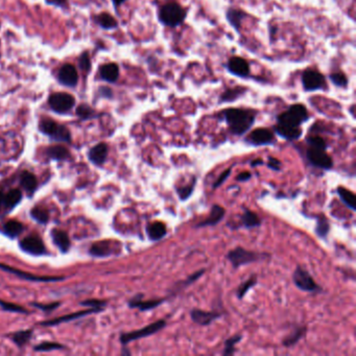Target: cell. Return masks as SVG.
<instances>
[{"instance_id": "cell-1", "label": "cell", "mask_w": 356, "mask_h": 356, "mask_svg": "<svg viewBox=\"0 0 356 356\" xmlns=\"http://www.w3.org/2000/svg\"><path fill=\"white\" fill-rule=\"evenodd\" d=\"M223 118L230 132L235 136L245 135L255 123V112L245 109L231 108L223 111Z\"/></svg>"}, {"instance_id": "cell-2", "label": "cell", "mask_w": 356, "mask_h": 356, "mask_svg": "<svg viewBox=\"0 0 356 356\" xmlns=\"http://www.w3.org/2000/svg\"><path fill=\"white\" fill-rule=\"evenodd\" d=\"M226 258L231 262L234 268H238L242 266H247L254 262L262 261L270 258L269 254L261 252H255L243 249L242 247H237L234 250H231L227 253Z\"/></svg>"}, {"instance_id": "cell-3", "label": "cell", "mask_w": 356, "mask_h": 356, "mask_svg": "<svg viewBox=\"0 0 356 356\" xmlns=\"http://www.w3.org/2000/svg\"><path fill=\"white\" fill-rule=\"evenodd\" d=\"M308 112L303 105H293L277 117V125L287 128H300L308 120Z\"/></svg>"}, {"instance_id": "cell-4", "label": "cell", "mask_w": 356, "mask_h": 356, "mask_svg": "<svg viewBox=\"0 0 356 356\" xmlns=\"http://www.w3.org/2000/svg\"><path fill=\"white\" fill-rule=\"evenodd\" d=\"M187 12L180 4L168 2L161 6L159 11V20L166 26L176 27L180 25L186 18Z\"/></svg>"}, {"instance_id": "cell-5", "label": "cell", "mask_w": 356, "mask_h": 356, "mask_svg": "<svg viewBox=\"0 0 356 356\" xmlns=\"http://www.w3.org/2000/svg\"><path fill=\"white\" fill-rule=\"evenodd\" d=\"M293 281L295 285L303 292L307 293H322L323 288L318 285L309 271L301 266H297L294 274Z\"/></svg>"}, {"instance_id": "cell-6", "label": "cell", "mask_w": 356, "mask_h": 356, "mask_svg": "<svg viewBox=\"0 0 356 356\" xmlns=\"http://www.w3.org/2000/svg\"><path fill=\"white\" fill-rule=\"evenodd\" d=\"M40 131L47 135L48 137H50L51 139L55 140V141H63V142H69L71 140V135L69 130L62 125H58L55 121L48 119V118H44L40 121L39 125Z\"/></svg>"}, {"instance_id": "cell-7", "label": "cell", "mask_w": 356, "mask_h": 356, "mask_svg": "<svg viewBox=\"0 0 356 356\" xmlns=\"http://www.w3.org/2000/svg\"><path fill=\"white\" fill-rule=\"evenodd\" d=\"M165 326H166V321L164 320V318H161V320H158L152 324H149V325L141 328V329H139V330H135V331L128 332V333H123L120 335V343L123 345H128L131 342L141 340V339H144V337L154 335V334L158 333L159 331H161Z\"/></svg>"}, {"instance_id": "cell-8", "label": "cell", "mask_w": 356, "mask_h": 356, "mask_svg": "<svg viewBox=\"0 0 356 356\" xmlns=\"http://www.w3.org/2000/svg\"><path fill=\"white\" fill-rule=\"evenodd\" d=\"M306 159L309 164L318 168V170L329 171L333 167L332 158L327 154L325 149L309 146L306 151Z\"/></svg>"}, {"instance_id": "cell-9", "label": "cell", "mask_w": 356, "mask_h": 356, "mask_svg": "<svg viewBox=\"0 0 356 356\" xmlns=\"http://www.w3.org/2000/svg\"><path fill=\"white\" fill-rule=\"evenodd\" d=\"M48 104L54 112L63 114L67 113L73 108L74 104H76V99L68 93H53L48 98Z\"/></svg>"}, {"instance_id": "cell-10", "label": "cell", "mask_w": 356, "mask_h": 356, "mask_svg": "<svg viewBox=\"0 0 356 356\" xmlns=\"http://www.w3.org/2000/svg\"><path fill=\"white\" fill-rule=\"evenodd\" d=\"M246 141L253 146L271 145L275 143V135L268 129L259 128L251 132V134L247 137Z\"/></svg>"}, {"instance_id": "cell-11", "label": "cell", "mask_w": 356, "mask_h": 356, "mask_svg": "<svg viewBox=\"0 0 356 356\" xmlns=\"http://www.w3.org/2000/svg\"><path fill=\"white\" fill-rule=\"evenodd\" d=\"M19 246L22 251L34 256H41L46 253L44 242L38 235H36V234H32V235L23 238L20 241Z\"/></svg>"}, {"instance_id": "cell-12", "label": "cell", "mask_w": 356, "mask_h": 356, "mask_svg": "<svg viewBox=\"0 0 356 356\" xmlns=\"http://www.w3.org/2000/svg\"><path fill=\"white\" fill-rule=\"evenodd\" d=\"M0 268L3 269L7 273L13 274L17 277H19L26 281H35V282H57V281L63 280L64 277H52V276H36L33 275L29 271H23L21 269H18L15 267H12L10 266H6L3 264H0Z\"/></svg>"}, {"instance_id": "cell-13", "label": "cell", "mask_w": 356, "mask_h": 356, "mask_svg": "<svg viewBox=\"0 0 356 356\" xmlns=\"http://www.w3.org/2000/svg\"><path fill=\"white\" fill-rule=\"evenodd\" d=\"M143 295L138 294L134 296L132 299L129 301V307L130 308H137L140 312H148L153 311V309L162 305L166 299H154V300H143Z\"/></svg>"}, {"instance_id": "cell-14", "label": "cell", "mask_w": 356, "mask_h": 356, "mask_svg": "<svg viewBox=\"0 0 356 356\" xmlns=\"http://www.w3.org/2000/svg\"><path fill=\"white\" fill-rule=\"evenodd\" d=\"M302 84L306 91H315L325 86V78L315 70H306L302 76Z\"/></svg>"}, {"instance_id": "cell-15", "label": "cell", "mask_w": 356, "mask_h": 356, "mask_svg": "<svg viewBox=\"0 0 356 356\" xmlns=\"http://www.w3.org/2000/svg\"><path fill=\"white\" fill-rule=\"evenodd\" d=\"M189 314L191 320L200 326H209L222 316V313L219 312H208L199 308L191 309Z\"/></svg>"}, {"instance_id": "cell-16", "label": "cell", "mask_w": 356, "mask_h": 356, "mask_svg": "<svg viewBox=\"0 0 356 356\" xmlns=\"http://www.w3.org/2000/svg\"><path fill=\"white\" fill-rule=\"evenodd\" d=\"M226 214V209L222 206L215 204L211 207V211L209 213V217L207 219L203 220L199 223L195 224V228H205V227H213L220 223Z\"/></svg>"}, {"instance_id": "cell-17", "label": "cell", "mask_w": 356, "mask_h": 356, "mask_svg": "<svg viewBox=\"0 0 356 356\" xmlns=\"http://www.w3.org/2000/svg\"><path fill=\"white\" fill-rule=\"evenodd\" d=\"M227 68L232 74L239 78H246L250 74V66L248 62L245 59L239 57H234L230 59Z\"/></svg>"}, {"instance_id": "cell-18", "label": "cell", "mask_w": 356, "mask_h": 356, "mask_svg": "<svg viewBox=\"0 0 356 356\" xmlns=\"http://www.w3.org/2000/svg\"><path fill=\"white\" fill-rule=\"evenodd\" d=\"M101 312V309L91 308V309H88V311H82V312H73L71 314H67V315L61 316V317L53 318V320L45 321V322L40 323V325H42V326H55V325H59V324H62V323L70 322L72 320H77V318L88 315L90 313H95V312Z\"/></svg>"}, {"instance_id": "cell-19", "label": "cell", "mask_w": 356, "mask_h": 356, "mask_svg": "<svg viewBox=\"0 0 356 356\" xmlns=\"http://www.w3.org/2000/svg\"><path fill=\"white\" fill-rule=\"evenodd\" d=\"M59 81L65 86H69V87L76 86L79 81L77 69L70 64L64 65L59 71Z\"/></svg>"}, {"instance_id": "cell-20", "label": "cell", "mask_w": 356, "mask_h": 356, "mask_svg": "<svg viewBox=\"0 0 356 356\" xmlns=\"http://www.w3.org/2000/svg\"><path fill=\"white\" fill-rule=\"evenodd\" d=\"M108 152H109V147L106 143H104V142L98 143L95 146H93L89 151V153H88L89 160L92 163H94L95 165L100 166L106 162L107 157H108Z\"/></svg>"}, {"instance_id": "cell-21", "label": "cell", "mask_w": 356, "mask_h": 356, "mask_svg": "<svg viewBox=\"0 0 356 356\" xmlns=\"http://www.w3.org/2000/svg\"><path fill=\"white\" fill-rule=\"evenodd\" d=\"M262 221L259 215L248 208H243V213L240 215V223L236 227H242L246 229H254L261 226Z\"/></svg>"}, {"instance_id": "cell-22", "label": "cell", "mask_w": 356, "mask_h": 356, "mask_svg": "<svg viewBox=\"0 0 356 356\" xmlns=\"http://www.w3.org/2000/svg\"><path fill=\"white\" fill-rule=\"evenodd\" d=\"M146 234L149 240L158 241L164 238L167 234V229L165 223L162 222H149L146 226Z\"/></svg>"}, {"instance_id": "cell-23", "label": "cell", "mask_w": 356, "mask_h": 356, "mask_svg": "<svg viewBox=\"0 0 356 356\" xmlns=\"http://www.w3.org/2000/svg\"><path fill=\"white\" fill-rule=\"evenodd\" d=\"M114 245L111 240L95 242L90 248V254L95 257H107L114 253Z\"/></svg>"}, {"instance_id": "cell-24", "label": "cell", "mask_w": 356, "mask_h": 356, "mask_svg": "<svg viewBox=\"0 0 356 356\" xmlns=\"http://www.w3.org/2000/svg\"><path fill=\"white\" fill-rule=\"evenodd\" d=\"M205 271H206V268H201L199 270H196L195 273H193L192 275L187 277L186 279L181 280V281H179V282H177L173 286V289L171 290L172 296L176 295V294H179L180 292H182V290H184L185 288H187L188 286L192 285L193 283H195L196 281L203 277V275L205 274Z\"/></svg>"}, {"instance_id": "cell-25", "label": "cell", "mask_w": 356, "mask_h": 356, "mask_svg": "<svg viewBox=\"0 0 356 356\" xmlns=\"http://www.w3.org/2000/svg\"><path fill=\"white\" fill-rule=\"evenodd\" d=\"M51 238L53 243L58 247L62 253H66L70 249V239L66 232L59 229H53L51 232Z\"/></svg>"}, {"instance_id": "cell-26", "label": "cell", "mask_w": 356, "mask_h": 356, "mask_svg": "<svg viewBox=\"0 0 356 356\" xmlns=\"http://www.w3.org/2000/svg\"><path fill=\"white\" fill-rule=\"evenodd\" d=\"M274 130L280 137L284 138L285 140H289V141H294V140L300 139L303 134V131L301 128H287V127L276 125Z\"/></svg>"}, {"instance_id": "cell-27", "label": "cell", "mask_w": 356, "mask_h": 356, "mask_svg": "<svg viewBox=\"0 0 356 356\" xmlns=\"http://www.w3.org/2000/svg\"><path fill=\"white\" fill-rule=\"evenodd\" d=\"M24 227L23 224L20 222H17V221H8L6 222L2 228H1V232L4 234V235H6L7 237L10 238H16L20 235V234L22 233Z\"/></svg>"}, {"instance_id": "cell-28", "label": "cell", "mask_w": 356, "mask_h": 356, "mask_svg": "<svg viewBox=\"0 0 356 356\" xmlns=\"http://www.w3.org/2000/svg\"><path fill=\"white\" fill-rule=\"evenodd\" d=\"M101 79L110 83H114L117 81L119 76V68L116 64L109 63L100 67Z\"/></svg>"}, {"instance_id": "cell-29", "label": "cell", "mask_w": 356, "mask_h": 356, "mask_svg": "<svg viewBox=\"0 0 356 356\" xmlns=\"http://www.w3.org/2000/svg\"><path fill=\"white\" fill-rule=\"evenodd\" d=\"M20 184L23 187V189H25V191L27 193L32 194L37 189V186H38V181H37V178L32 173L22 172V174L20 175Z\"/></svg>"}, {"instance_id": "cell-30", "label": "cell", "mask_w": 356, "mask_h": 356, "mask_svg": "<svg viewBox=\"0 0 356 356\" xmlns=\"http://www.w3.org/2000/svg\"><path fill=\"white\" fill-rule=\"evenodd\" d=\"M306 332H307V327L306 326L297 327L292 333L285 337V339L282 342V345L284 347H287V348L295 346L306 334Z\"/></svg>"}, {"instance_id": "cell-31", "label": "cell", "mask_w": 356, "mask_h": 356, "mask_svg": "<svg viewBox=\"0 0 356 356\" xmlns=\"http://www.w3.org/2000/svg\"><path fill=\"white\" fill-rule=\"evenodd\" d=\"M336 192H337V194L340 195L341 200L343 201V203L347 206V207H348L349 209H351L352 211L356 210V207H355L356 201H355L354 192H352L349 189H346L345 187H343V186L337 187Z\"/></svg>"}, {"instance_id": "cell-32", "label": "cell", "mask_w": 356, "mask_h": 356, "mask_svg": "<svg viewBox=\"0 0 356 356\" xmlns=\"http://www.w3.org/2000/svg\"><path fill=\"white\" fill-rule=\"evenodd\" d=\"M47 156L52 159V160H57V161H64L67 160L70 156V153L68 149L62 146V145H54V146H50L47 148Z\"/></svg>"}, {"instance_id": "cell-33", "label": "cell", "mask_w": 356, "mask_h": 356, "mask_svg": "<svg viewBox=\"0 0 356 356\" xmlns=\"http://www.w3.org/2000/svg\"><path fill=\"white\" fill-rule=\"evenodd\" d=\"M195 185H196V177L192 176L191 181L188 184H186L184 186H180V187H176V192H177L178 196H179L180 201H187L190 198L191 194L194 191Z\"/></svg>"}, {"instance_id": "cell-34", "label": "cell", "mask_w": 356, "mask_h": 356, "mask_svg": "<svg viewBox=\"0 0 356 356\" xmlns=\"http://www.w3.org/2000/svg\"><path fill=\"white\" fill-rule=\"evenodd\" d=\"M22 199V192L20 189H12L3 196V206L6 209H13Z\"/></svg>"}, {"instance_id": "cell-35", "label": "cell", "mask_w": 356, "mask_h": 356, "mask_svg": "<svg viewBox=\"0 0 356 356\" xmlns=\"http://www.w3.org/2000/svg\"><path fill=\"white\" fill-rule=\"evenodd\" d=\"M247 16L246 13H243L240 10H235V8H230L227 12V19L229 23L235 29L236 31H239L241 22L243 21Z\"/></svg>"}, {"instance_id": "cell-36", "label": "cell", "mask_w": 356, "mask_h": 356, "mask_svg": "<svg viewBox=\"0 0 356 356\" xmlns=\"http://www.w3.org/2000/svg\"><path fill=\"white\" fill-rule=\"evenodd\" d=\"M314 232L320 238H323V239L327 238L328 234H329V232H330V223L328 222V221L326 220L325 217H321L317 219Z\"/></svg>"}, {"instance_id": "cell-37", "label": "cell", "mask_w": 356, "mask_h": 356, "mask_svg": "<svg viewBox=\"0 0 356 356\" xmlns=\"http://www.w3.org/2000/svg\"><path fill=\"white\" fill-rule=\"evenodd\" d=\"M32 218L40 223H46L49 220V212L43 206H36L31 210Z\"/></svg>"}, {"instance_id": "cell-38", "label": "cell", "mask_w": 356, "mask_h": 356, "mask_svg": "<svg viewBox=\"0 0 356 356\" xmlns=\"http://www.w3.org/2000/svg\"><path fill=\"white\" fill-rule=\"evenodd\" d=\"M257 284V277L255 275H253L252 277H250L248 280H246L245 282H242L237 290H236V296L239 300L243 299V297L246 296V294L249 292V290Z\"/></svg>"}, {"instance_id": "cell-39", "label": "cell", "mask_w": 356, "mask_h": 356, "mask_svg": "<svg viewBox=\"0 0 356 356\" xmlns=\"http://www.w3.org/2000/svg\"><path fill=\"white\" fill-rule=\"evenodd\" d=\"M241 339H242L241 334H236V335H233V336L229 337V339L224 342V348L222 351V355L228 356V355H233L234 353H235V351H236L235 346H236V344H238L241 341Z\"/></svg>"}, {"instance_id": "cell-40", "label": "cell", "mask_w": 356, "mask_h": 356, "mask_svg": "<svg viewBox=\"0 0 356 356\" xmlns=\"http://www.w3.org/2000/svg\"><path fill=\"white\" fill-rule=\"evenodd\" d=\"M32 336H33V330L32 329L17 331L16 333L13 334V342L17 346L23 347L25 344H27L30 342V340L32 339Z\"/></svg>"}, {"instance_id": "cell-41", "label": "cell", "mask_w": 356, "mask_h": 356, "mask_svg": "<svg viewBox=\"0 0 356 356\" xmlns=\"http://www.w3.org/2000/svg\"><path fill=\"white\" fill-rule=\"evenodd\" d=\"M96 21L98 22V24L101 27H104V29H107V30L114 29V27L117 26V22H116V20L114 19V18L112 17L111 15H109V14H106V13L99 15L96 18Z\"/></svg>"}, {"instance_id": "cell-42", "label": "cell", "mask_w": 356, "mask_h": 356, "mask_svg": "<svg viewBox=\"0 0 356 356\" xmlns=\"http://www.w3.org/2000/svg\"><path fill=\"white\" fill-rule=\"evenodd\" d=\"M63 348H64V346H62L61 344L53 343V342H44V343L37 345L34 349H35V351H39V352H49V351H53V350H60Z\"/></svg>"}, {"instance_id": "cell-43", "label": "cell", "mask_w": 356, "mask_h": 356, "mask_svg": "<svg viewBox=\"0 0 356 356\" xmlns=\"http://www.w3.org/2000/svg\"><path fill=\"white\" fill-rule=\"evenodd\" d=\"M0 307H1L2 309H4L5 312H17V313H29V312H27V309L23 308L22 306L17 305V304H15V303L3 301V300H0Z\"/></svg>"}, {"instance_id": "cell-44", "label": "cell", "mask_w": 356, "mask_h": 356, "mask_svg": "<svg viewBox=\"0 0 356 356\" xmlns=\"http://www.w3.org/2000/svg\"><path fill=\"white\" fill-rule=\"evenodd\" d=\"M306 141H307V144L311 147L325 149V151H327V142L325 141V139H323L322 137L311 136V137L307 138Z\"/></svg>"}, {"instance_id": "cell-45", "label": "cell", "mask_w": 356, "mask_h": 356, "mask_svg": "<svg viewBox=\"0 0 356 356\" xmlns=\"http://www.w3.org/2000/svg\"><path fill=\"white\" fill-rule=\"evenodd\" d=\"M245 91L241 88H235V89H230L228 91H226L221 96V101L222 102H228V101H232L234 99H236L241 93Z\"/></svg>"}, {"instance_id": "cell-46", "label": "cell", "mask_w": 356, "mask_h": 356, "mask_svg": "<svg viewBox=\"0 0 356 356\" xmlns=\"http://www.w3.org/2000/svg\"><path fill=\"white\" fill-rule=\"evenodd\" d=\"M77 114L83 119H89L94 115V112H93V110L87 105H81L77 109Z\"/></svg>"}, {"instance_id": "cell-47", "label": "cell", "mask_w": 356, "mask_h": 356, "mask_svg": "<svg viewBox=\"0 0 356 356\" xmlns=\"http://www.w3.org/2000/svg\"><path fill=\"white\" fill-rule=\"evenodd\" d=\"M232 168H233V166H232V167H229L228 170L222 172V173L219 176L218 179L214 181V183H213V185H212V188H213V189H218L219 187H221V186L224 183V181H226V180L228 179V178H229V176L231 175Z\"/></svg>"}, {"instance_id": "cell-48", "label": "cell", "mask_w": 356, "mask_h": 356, "mask_svg": "<svg viewBox=\"0 0 356 356\" xmlns=\"http://www.w3.org/2000/svg\"><path fill=\"white\" fill-rule=\"evenodd\" d=\"M330 80L335 86L339 87H346L347 83H348L343 73H332L330 76Z\"/></svg>"}, {"instance_id": "cell-49", "label": "cell", "mask_w": 356, "mask_h": 356, "mask_svg": "<svg viewBox=\"0 0 356 356\" xmlns=\"http://www.w3.org/2000/svg\"><path fill=\"white\" fill-rule=\"evenodd\" d=\"M106 304H107V302L101 301V300H88V301L82 302V305L89 306L91 308H98V309H101V311L104 309Z\"/></svg>"}, {"instance_id": "cell-50", "label": "cell", "mask_w": 356, "mask_h": 356, "mask_svg": "<svg viewBox=\"0 0 356 356\" xmlns=\"http://www.w3.org/2000/svg\"><path fill=\"white\" fill-rule=\"evenodd\" d=\"M61 303L59 302H54V303H48V304H41V303H32V305H34L35 307L41 309V311L44 312H52L54 309H57L60 306Z\"/></svg>"}, {"instance_id": "cell-51", "label": "cell", "mask_w": 356, "mask_h": 356, "mask_svg": "<svg viewBox=\"0 0 356 356\" xmlns=\"http://www.w3.org/2000/svg\"><path fill=\"white\" fill-rule=\"evenodd\" d=\"M267 167L269 168V170L274 171V172H280L281 170V161L278 160L277 158H274L269 156L267 158Z\"/></svg>"}, {"instance_id": "cell-52", "label": "cell", "mask_w": 356, "mask_h": 356, "mask_svg": "<svg viewBox=\"0 0 356 356\" xmlns=\"http://www.w3.org/2000/svg\"><path fill=\"white\" fill-rule=\"evenodd\" d=\"M80 66L83 70H89L91 63H90V59H89V54L87 52L83 53L82 57L80 58Z\"/></svg>"}, {"instance_id": "cell-53", "label": "cell", "mask_w": 356, "mask_h": 356, "mask_svg": "<svg viewBox=\"0 0 356 356\" xmlns=\"http://www.w3.org/2000/svg\"><path fill=\"white\" fill-rule=\"evenodd\" d=\"M251 178H252V174L250 172H243L236 177V180L238 182H246L249 181Z\"/></svg>"}, {"instance_id": "cell-54", "label": "cell", "mask_w": 356, "mask_h": 356, "mask_svg": "<svg viewBox=\"0 0 356 356\" xmlns=\"http://www.w3.org/2000/svg\"><path fill=\"white\" fill-rule=\"evenodd\" d=\"M49 4H53L57 6H63L66 4V0H46Z\"/></svg>"}, {"instance_id": "cell-55", "label": "cell", "mask_w": 356, "mask_h": 356, "mask_svg": "<svg viewBox=\"0 0 356 356\" xmlns=\"http://www.w3.org/2000/svg\"><path fill=\"white\" fill-rule=\"evenodd\" d=\"M264 164H265V161L262 160V159H254V160H253V161L251 162V166H252V167H256V166L264 165Z\"/></svg>"}, {"instance_id": "cell-56", "label": "cell", "mask_w": 356, "mask_h": 356, "mask_svg": "<svg viewBox=\"0 0 356 356\" xmlns=\"http://www.w3.org/2000/svg\"><path fill=\"white\" fill-rule=\"evenodd\" d=\"M3 196H4V193L1 189H0V209H1L2 205H3Z\"/></svg>"}, {"instance_id": "cell-57", "label": "cell", "mask_w": 356, "mask_h": 356, "mask_svg": "<svg viewBox=\"0 0 356 356\" xmlns=\"http://www.w3.org/2000/svg\"><path fill=\"white\" fill-rule=\"evenodd\" d=\"M112 1H113V3H114L115 5H120L121 3H124V2L126 1V0H112Z\"/></svg>"}]
</instances>
